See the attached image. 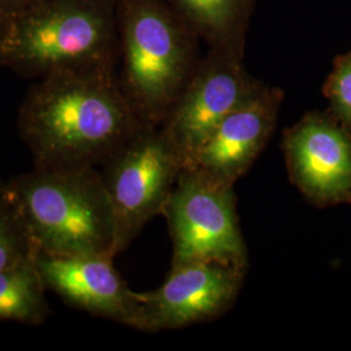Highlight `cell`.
<instances>
[{
  "instance_id": "cell-3",
  "label": "cell",
  "mask_w": 351,
  "mask_h": 351,
  "mask_svg": "<svg viewBox=\"0 0 351 351\" xmlns=\"http://www.w3.org/2000/svg\"><path fill=\"white\" fill-rule=\"evenodd\" d=\"M10 201L37 252L113 255L111 203L97 167H36L8 181Z\"/></svg>"
},
{
  "instance_id": "cell-5",
  "label": "cell",
  "mask_w": 351,
  "mask_h": 351,
  "mask_svg": "<svg viewBox=\"0 0 351 351\" xmlns=\"http://www.w3.org/2000/svg\"><path fill=\"white\" fill-rule=\"evenodd\" d=\"M113 216V255L163 213L182 162L162 126H142L101 164Z\"/></svg>"
},
{
  "instance_id": "cell-9",
  "label": "cell",
  "mask_w": 351,
  "mask_h": 351,
  "mask_svg": "<svg viewBox=\"0 0 351 351\" xmlns=\"http://www.w3.org/2000/svg\"><path fill=\"white\" fill-rule=\"evenodd\" d=\"M282 152L290 182L317 207L351 203V130L311 112L288 128Z\"/></svg>"
},
{
  "instance_id": "cell-11",
  "label": "cell",
  "mask_w": 351,
  "mask_h": 351,
  "mask_svg": "<svg viewBox=\"0 0 351 351\" xmlns=\"http://www.w3.org/2000/svg\"><path fill=\"white\" fill-rule=\"evenodd\" d=\"M47 290L88 314L134 328L139 311L137 291L130 290L113 267L110 254L69 256L36 255Z\"/></svg>"
},
{
  "instance_id": "cell-16",
  "label": "cell",
  "mask_w": 351,
  "mask_h": 351,
  "mask_svg": "<svg viewBox=\"0 0 351 351\" xmlns=\"http://www.w3.org/2000/svg\"><path fill=\"white\" fill-rule=\"evenodd\" d=\"M36 0H0V26L11 21Z\"/></svg>"
},
{
  "instance_id": "cell-1",
  "label": "cell",
  "mask_w": 351,
  "mask_h": 351,
  "mask_svg": "<svg viewBox=\"0 0 351 351\" xmlns=\"http://www.w3.org/2000/svg\"><path fill=\"white\" fill-rule=\"evenodd\" d=\"M19 132L36 167H101L139 121L116 72H68L37 80L19 110Z\"/></svg>"
},
{
  "instance_id": "cell-10",
  "label": "cell",
  "mask_w": 351,
  "mask_h": 351,
  "mask_svg": "<svg viewBox=\"0 0 351 351\" xmlns=\"http://www.w3.org/2000/svg\"><path fill=\"white\" fill-rule=\"evenodd\" d=\"M281 90L261 85L220 121L184 168H195L234 186L274 134Z\"/></svg>"
},
{
  "instance_id": "cell-15",
  "label": "cell",
  "mask_w": 351,
  "mask_h": 351,
  "mask_svg": "<svg viewBox=\"0 0 351 351\" xmlns=\"http://www.w3.org/2000/svg\"><path fill=\"white\" fill-rule=\"evenodd\" d=\"M333 117L351 130V52L337 59L324 86Z\"/></svg>"
},
{
  "instance_id": "cell-6",
  "label": "cell",
  "mask_w": 351,
  "mask_h": 351,
  "mask_svg": "<svg viewBox=\"0 0 351 351\" xmlns=\"http://www.w3.org/2000/svg\"><path fill=\"white\" fill-rule=\"evenodd\" d=\"M232 185L182 168L163 213L173 245L172 267L194 262L249 267Z\"/></svg>"
},
{
  "instance_id": "cell-4",
  "label": "cell",
  "mask_w": 351,
  "mask_h": 351,
  "mask_svg": "<svg viewBox=\"0 0 351 351\" xmlns=\"http://www.w3.org/2000/svg\"><path fill=\"white\" fill-rule=\"evenodd\" d=\"M117 21L119 84L143 125H163L198 65L194 34L165 0H117Z\"/></svg>"
},
{
  "instance_id": "cell-17",
  "label": "cell",
  "mask_w": 351,
  "mask_h": 351,
  "mask_svg": "<svg viewBox=\"0 0 351 351\" xmlns=\"http://www.w3.org/2000/svg\"><path fill=\"white\" fill-rule=\"evenodd\" d=\"M10 201V189H8V181H3L0 178V203Z\"/></svg>"
},
{
  "instance_id": "cell-13",
  "label": "cell",
  "mask_w": 351,
  "mask_h": 351,
  "mask_svg": "<svg viewBox=\"0 0 351 351\" xmlns=\"http://www.w3.org/2000/svg\"><path fill=\"white\" fill-rule=\"evenodd\" d=\"M36 256L0 271V320L40 326L50 315Z\"/></svg>"
},
{
  "instance_id": "cell-14",
  "label": "cell",
  "mask_w": 351,
  "mask_h": 351,
  "mask_svg": "<svg viewBox=\"0 0 351 351\" xmlns=\"http://www.w3.org/2000/svg\"><path fill=\"white\" fill-rule=\"evenodd\" d=\"M37 249L11 201L0 203V271L34 258Z\"/></svg>"
},
{
  "instance_id": "cell-12",
  "label": "cell",
  "mask_w": 351,
  "mask_h": 351,
  "mask_svg": "<svg viewBox=\"0 0 351 351\" xmlns=\"http://www.w3.org/2000/svg\"><path fill=\"white\" fill-rule=\"evenodd\" d=\"M193 33L215 49H241L251 0H165Z\"/></svg>"
},
{
  "instance_id": "cell-8",
  "label": "cell",
  "mask_w": 351,
  "mask_h": 351,
  "mask_svg": "<svg viewBox=\"0 0 351 351\" xmlns=\"http://www.w3.org/2000/svg\"><path fill=\"white\" fill-rule=\"evenodd\" d=\"M246 271L211 262L172 267L159 288L137 293L139 311L134 329L154 333L223 316L239 298Z\"/></svg>"
},
{
  "instance_id": "cell-2",
  "label": "cell",
  "mask_w": 351,
  "mask_h": 351,
  "mask_svg": "<svg viewBox=\"0 0 351 351\" xmlns=\"http://www.w3.org/2000/svg\"><path fill=\"white\" fill-rule=\"evenodd\" d=\"M117 0H36L0 26V65L40 80L68 72H116Z\"/></svg>"
},
{
  "instance_id": "cell-7",
  "label": "cell",
  "mask_w": 351,
  "mask_h": 351,
  "mask_svg": "<svg viewBox=\"0 0 351 351\" xmlns=\"http://www.w3.org/2000/svg\"><path fill=\"white\" fill-rule=\"evenodd\" d=\"M261 85L246 73L242 50L213 47L160 125L173 143L182 168L226 114Z\"/></svg>"
}]
</instances>
